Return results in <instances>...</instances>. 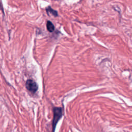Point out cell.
<instances>
[{"instance_id":"7a4b0ae2","label":"cell","mask_w":132,"mask_h":132,"mask_svg":"<svg viewBox=\"0 0 132 132\" xmlns=\"http://www.w3.org/2000/svg\"><path fill=\"white\" fill-rule=\"evenodd\" d=\"M26 89L31 93H35L38 90V86L37 83L32 79H29L26 82Z\"/></svg>"},{"instance_id":"5b68a950","label":"cell","mask_w":132,"mask_h":132,"mask_svg":"<svg viewBox=\"0 0 132 132\" xmlns=\"http://www.w3.org/2000/svg\"><path fill=\"white\" fill-rule=\"evenodd\" d=\"M0 8H1V10H2V12H3V14H4V8H3V5L2 4V3H1V1H0Z\"/></svg>"},{"instance_id":"6da1fadb","label":"cell","mask_w":132,"mask_h":132,"mask_svg":"<svg viewBox=\"0 0 132 132\" xmlns=\"http://www.w3.org/2000/svg\"><path fill=\"white\" fill-rule=\"evenodd\" d=\"M53 118L52 122V131L55 132V129L56 125L62 116L63 110H62V108L61 107H55L53 108Z\"/></svg>"},{"instance_id":"3957f363","label":"cell","mask_w":132,"mask_h":132,"mask_svg":"<svg viewBox=\"0 0 132 132\" xmlns=\"http://www.w3.org/2000/svg\"><path fill=\"white\" fill-rule=\"evenodd\" d=\"M45 10L48 15H49L50 13L54 17H57L58 15L57 11L56 10H54V9H53L51 6H47L45 8Z\"/></svg>"},{"instance_id":"277c9868","label":"cell","mask_w":132,"mask_h":132,"mask_svg":"<svg viewBox=\"0 0 132 132\" xmlns=\"http://www.w3.org/2000/svg\"><path fill=\"white\" fill-rule=\"evenodd\" d=\"M46 26L47 31L50 32H52L55 30V26L50 21H47Z\"/></svg>"}]
</instances>
